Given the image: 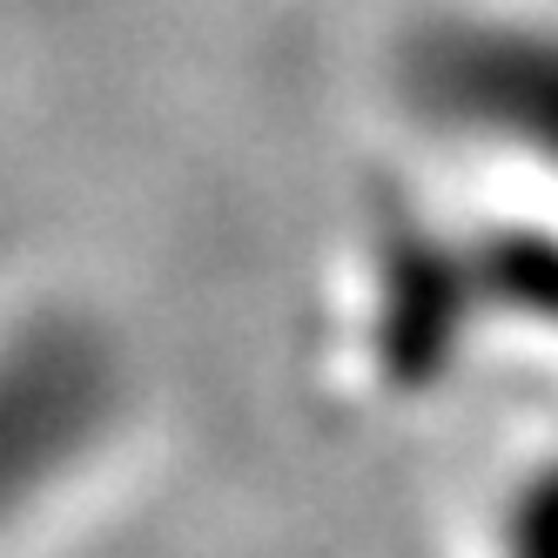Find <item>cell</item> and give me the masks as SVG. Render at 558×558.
<instances>
[{"label": "cell", "instance_id": "1", "mask_svg": "<svg viewBox=\"0 0 558 558\" xmlns=\"http://www.w3.org/2000/svg\"><path fill=\"white\" fill-rule=\"evenodd\" d=\"M518 545H558V464L538 471L525 492H518V525H511Z\"/></svg>", "mask_w": 558, "mask_h": 558}]
</instances>
